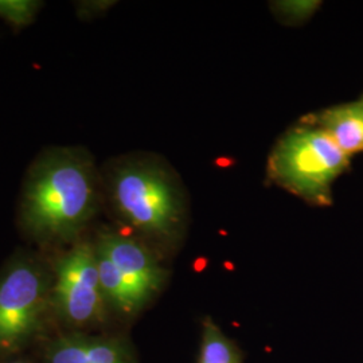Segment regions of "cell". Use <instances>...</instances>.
<instances>
[{"label": "cell", "instance_id": "10", "mask_svg": "<svg viewBox=\"0 0 363 363\" xmlns=\"http://www.w3.org/2000/svg\"><path fill=\"white\" fill-rule=\"evenodd\" d=\"M39 3L28 0H0V16L9 19L13 25L23 26L31 22Z\"/></svg>", "mask_w": 363, "mask_h": 363}, {"label": "cell", "instance_id": "7", "mask_svg": "<svg viewBox=\"0 0 363 363\" xmlns=\"http://www.w3.org/2000/svg\"><path fill=\"white\" fill-rule=\"evenodd\" d=\"M48 363H135L125 340L120 337L67 335L48 351Z\"/></svg>", "mask_w": 363, "mask_h": 363}, {"label": "cell", "instance_id": "4", "mask_svg": "<svg viewBox=\"0 0 363 363\" xmlns=\"http://www.w3.org/2000/svg\"><path fill=\"white\" fill-rule=\"evenodd\" d=\"M106 304L133 316L155 298L166 271L151 249L130 234L105 232L94 244Z\"/></svg>", "mask_w": 363, "mask_h": 363}, {"label": "cell", "instance_id": "5", "mask_svg": "<svg viewBox=\"0 0 363 363\" xmlns=\"http://www.w3.org/2000/svg\"><path fill=\"white\" fill-rule=\"evenodd\" d=\"M52 298L50 283L35 261L18 259L0 276V354L21 349L33 337Z\"/></svg>", "mask_w": 363, "mask_h": 363}, {"label": "cell", "instance_id": "12", "mask_svg": "<svg viewBox=\"0 0 363 363\" xmlns=\"http://www.w3.org/2000/svg\"><path fill=\"white\" fill-rule=\"evenodd\" d=\"M359 103H361V105H362L363 106V99H361V100H359Z\"/></svg>", "mask_w": 363, "mask_h": 363}, {"label": "cell", "instance_id": "3", "mask_svg": "<svg viewBox=\"0 0 363 363\" xmlns=\"http://www.w3.org/2000/svg\"><path fill=\"white\" fill-rule=\"evenodd\" d=\"M349 162L350 156L325 130L307 123L281 138L269 159V172L273 181L294 194L327 205L333 183Z\"/></svg>", "mask_w": 363, "mask_h": 363}, {"label": "cell", "instance_id": "8", "mask_svg": "<svg viewBox=\"0 0 363 363\" xmlns=\"http://www.w3.org/2000/svg\"><path fill=\"white\" fill-rule=\"evenodd\" d=\"M308 124L325 130L346 155L363 152V106L359 101L330 108Z\"/></svg>", "mask_w": 363, "mask_h": 363}, {"label": "cell", "instance_id": "2", "mask_svg": "<svg viewBox=\"0 0 363 363\" xmlns=\"http://www.w3.org/2000/svg\"><path fill=\"white\" fill-rule=\"evenodd\" d=\"M109 196L120 220L156 241H172L181 228L182 201L166 169L130 160L113 169Z\"/></svg>", "mask_w": 363, "mask_h": 363}, {"label": "cell", "instance_id": "9", "mask_svg": "<svg viewBox=\"0 0 363 363\" xmlns=\"http://www.w3.org/2000/svg\"><path fill=\"white\" fill-rule=\"evenodd\" d=\"M196 363H242V352L210 318L202 323V337Z\"/></svg>", "mask_w": 363, "mask_h": 363}, {"label": "cell", "instance_id": "6", "mask_svg": "<svg viewBox=\"0 0 363 363\" xmlns=\"http://www.w3.org/2000/svg\"><path fill=\"white\" fill-rule=\"evenodd\" d=\"M52 301L70 325H96L104 320L108 304L100 284L94 245L78 242L58 259Z\"/></svg>", "mask_w": 363, "mask_h": 363}, {"label": "cell", "instance_id": "11", "mask_svg": "<svg viewBox=\"0 0 363 363\" xmlns=\"http://www.w3.org/2000/svg\"><path fill=\"white\" fill-rule=\"evenodd\" d=\"M281 16L289 19H304L308 18L319 7V1H279L276 3Z\"/></svg>", "mask_w": 363, "mask_h": 363}, {"label": "cell", "instance_id": "13", "mask_svg": "<svg viewBox=\"0 0 363 363\" xmlns=\"http://www.w3.org/2000/svg\"><path fill=\"white\" fill-rule=\"evenodd\" d=\"M13 363H22V362H13Z\"/></svg>", "mask_w": 363, "mask_h": 363}, {"label": "cell", "instance_id": "1", "mask_svg": "<svg viewBox=\"0 0 363 363\" xmlns=\"http://www.w3.org/2000/svg\"><path fill=\"white\" fill-rule=\"evenodd\" d=\"M99 178L89 155L55 148L39 156L21 196V225L39 241L76 238L97 213Z\"/></svg>", "mask_w": 363, "mask_h": 363}]
</instances>
